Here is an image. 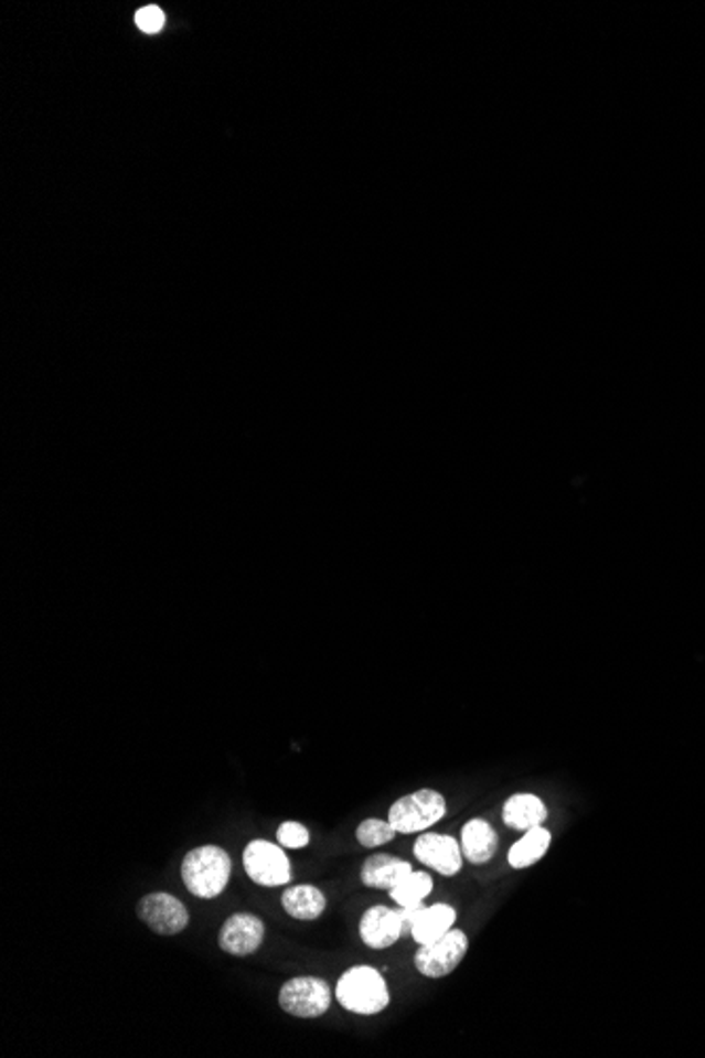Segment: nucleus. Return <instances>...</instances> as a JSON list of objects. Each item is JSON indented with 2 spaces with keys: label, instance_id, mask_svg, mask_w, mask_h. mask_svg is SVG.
Returning a JSON list of instances; mask_svg holds the SVG:
<instances>
[{
  "label": "nucleus",
  "instance_id": "f257e3e1",
  "mask_svg": "<svg viewBox=\"0 0 705 1058\" xmlns=\"http://www.w3.org/2000/svg\"><path fill=\"white\" fill-rule=\"evenodd\" d=\"M231 870V856L218 845H203L191 849L180 868L186 889L203 900H212L226 889Z\"/></svg>",
  "mask_w": 705,
  "mask_h": 1058
},
{
  "label": "nucleus",
  "instance_id": "f03ea898",
  "mask_svg": "<svg viewBox=\"0 0 705 1058\" xmlns=\"http://www.w3.org/2000/svg\"><path fill=\"white\" fill-rule=\"evenodd\" d=\"M334 995L342 1008L362 1016L381 1014L391 1002L385 976L372 965H355L346 970L337 983Z\"/></svg>",
  "mask_w": 705,
  "mask_h": 1058
},
{
  "label": "nucleus",
  "instance_id": "7ed1b4c3",
  "mask_svg": "<svg viewBox=\"0 0 705 1058\" xmlns=\"http://www.w3.org/2000/svg\"><path fill=\"white\" fill-rule=\"evenodd\" d=\"M446 815V799L439 794L438 790L423 788L416 790L413 794H406L397 799L391 805L389 820L397 835H414V833H425L434 824Z\"/></svg>",
  "mask_w": 705,
  "mask_h": 1058
},
{
  "label": "nucleus",
  "instance_id": "20e7f679",
  "mask_svg": "<svg viewBox=\"0 0 705 1058\" xmlns=\"http://www.w3.org/2000/svg\"><path fill=\"white\" fill-rule=\"evenodd\" d=\"M244 868L247 877L263 887L286 886L292 879L286 852L265 838H256L245 847Z\"/></svg>",
  "mask_w": 705,
  "mask_h": 1058
},
{
  "label": "nucleus",
  "instance_id": "39448f33",
  "mask_svg": "<svg viewBox=\"0 0 705 1058\" xmlns=\"http://www.w3.org/2000/svg\"><path fill=\"white\" fill-rule=\"evenodd\" d=\"M279 1006L298 1018H319L332 1006V986L317 976H298L281 986Z\"/></svg>",
  "mask_w": 705,
  "mask_h": 1058
},
{
  "label": "nucleus",
  "instance_id": "423d86ee",
  "mask_svg": "<svg viewBox=\"0 0 705 1058\" xmlns=\"http://www.w3.org/2000/svg\"><path fill=\"white\" fill-rule=\"evenodd\" d=\"M469 949V938L462 930H450L431 944H423L414 955L416 970L427 979H444L452 974L464 960Z\"/></svg>",
  "mask_w": 705,
  "mask_h": 1058
},
{
  "label": "nucleus",
  "instance_id": "0eeeda50",
  "mask_svg": "<svg viewBox=\"0 0 705 1058\" xmlns=\"http://www.w3.org/2000/svg\"><path fill=\"white\" fill-rule=\"evenodd\" d=\"M138 917L152 932L161 936L180 934L189 926L186 907L171 894L154 891L148 894L138 905Z\"/></svg>",
  "mask_w": 705,
  "mask_h": 1058
},
{
  "label": "nucleus",
  "instance_id": "6e6552de",
  "mask_svg": "<svg viewBox=\"0 0 705 1058\" xmlns=\"http://www.w3.org/2000/svg\"><path fill=\"white\" fill-rule=\"evenodd\" d=\"M265 934L267 930L260 917L249 912H235L220 928V949L235 958H247L263 947Z\"/></svg>",
  "mask_w": 705,
  "mask_h": 1058
},
{
  "label": "nucleus",
  "instance_id": "1a4fd4ad",
  "mask_svg": "<svg viewBox=\"0 0 705 1058\" xmlns=\"http://www.w3.org/2000/svg\"><path fill=\"white\" fill-rule=\"evenodd\" d=\"M416 861L434 868L444 877H455L462 868V849L459 841L450 835L425 833L414 843Z\"/></svg>",
  "mask_w": 705,
  "mask_h": 1058
},
{
  "label": "nucleus",
  "instance_id": "9d476101",
  "mask_svg": "<svg viewBox=\"0 0 705 1058\" xmlns=\"http://www.w3.org/2000/svg\"><path fill=\"white\" fill-rule=\"evenodd\" d=\"M362 942L370 949H389L399 938L408 936L402 909L372 907L364 912L360 921Z\"/></svg>",
  "mask_w": 705,
  "mask_h": 1058
},
{
  "label": "nucleus",
  "instance_id": "9b49d317",
  "mask_svg": "<svg viewBox=\"0 0 705 1058\" xmlns=\"http://www.w3.org/2000/svg\"><path fill=\"white\" fill-rule=\"evenodd\" d=\"M462 858L471 864H487L499 849V835L484 817L469 820L461 831Z\"/></svg>",
  "mask_w": 705,
  "mask_h": 1058
},
{
  "label": "nucleus",
  "instance_id": "f8f14e48",
  "mask_svg": "<svg viewBox=\"0 0 705 1058\" xmlns=\"http://www.w3.org/2000/svg\"><path fill=\"white\" fill-rule=\"evenodd\" d=\"M547 815H549L547 805L531 792L513 794L503 805V822L517 833H526L531 829L543 826Z\"/></svg>",
  "mask_w": 705,
  "mask_h": 1058
},
{
  "label": "nucleus",
  "instance_id": "ddd939ff",
  "mask_svg": "<svg viewBox=\"0 0 705 1058\" xmlns=\"http://www.w3.org/2000/svg\"><path fill=\"white\" fill-rule=\"evenodd\" d=\"M455 921H457L455 907L444 905V902H438L434 907L423 905V909L418 911L416 919H414L410 936L418 947L431 944V942L439 940L441 936L448 934L455 928Z\"/></svg>",
  "mask_w": 705,
  "mask_h": 1058
},
{
  "label": "nucleus",
  "instance_id": "4468645a",
  "mask_svg": "<svg viewBox=\"0 0 705 1058\" xmlns=\"http://www.w3.org/2000/svg\"><path fill=\"white\" fill-rule=\"evenodd\" d=\"M413 870L410 862L395 858L389 854H376V856H370L362 866V884L374 889H391Z\"/></svg>",
  "mask_w": 705,
  "mask_h": 1058
},
{
  "label": "nucleus",
  "instance_id": "2eb2a0df",
  "mask_svg": "<svg viewBox=\"0 0 705 1058\" xmlns=\"http://www.w3.org/2000/svg\"><path fill=\"white\" fill-rule=\"evenodd\" d=\"M281 905H284V911L288 912L293 919L313 921V919L323 915L328 900H325V896L319 887L292 886L284 891Z\"/></svg>",
  "mask_w": 705,
  "mask_h": 1058
},
{
  "label": "nucleus",
  "instance_id": "dca6fc26",
  "mask_svg": "<svg viewBox=\"0 0 705 1058\" xmlns=\"http://www.w3.org/2000/svg\"><path fill=\"white\" fill-rule=\"evenodd\" d=\"M549 845H552V833L545 826H536V829L526 831L524 837L511 845L510 854H508L511 868L522 870V868L533 866L547 854Z\"/></svg>",
  "mask_w": 705,
  "mask_h": 1058
},
{
  "label": "nucleus",
  "instance_id": "f3484780",
  "mask_svg": "<svg viewBox=\"0 0 705 1058\" xmlns=\"http://www.w3.org/2000/svg\"><path fill=\"white\" fill-rule=\"evenodd\" d=\"M431 889H434L431 875L423 870H413L397 886L391 887V900L397 907H416V905H423V900L431 894Z\"/></svg>",
  "mask_w": 705,
  "mask_h": 1058
},
{
  "label": "nucleus",
  "instance_id": "a211bd4d",
  "mask_svg": "<svg viewBox=\"0 0 705 1058\" xmlns=\"http://www.w3.org/2000/svg\"><path fill=\"white\" fill-rule=\"evenodd\" d=\"M395 835H397V831L393 829L389 820H381V817L364 820L357 826V833H355L360 845H364L367 849H374V847H381V845L389 843L395 838Z\"/></svg>",
  "mask_w": 705,
  "mask_h": 1058
},
{
  "label": "nucleus",
  "instance_id": "6ab92c4d",
  "mask_svg": "<svg viewBox=\"0 0 705 1058\" xmlns=\"http://www.w3.org/2000/svg\"><path fill=\"white\" fill-rule=\"evenodd\" d=\"M277 841L286 849H302V847L309 845L311 835H309L307 826L300 824V822H284L277 831Z\"/></svg>",
  "mask_w": 705,
  "mask_h": 1058
},
{
  "label": "nucleus",
  "instance_id": "aec40b11",
  "mask_svg": "<svg viewBox=\"0 0 705 1058\" xmlns=\"http://www.w3.org/2000/svg\"><path fill=\"white\" fill-rule=\"evenodd\" d=\"M136 24L142 30V32H148V34H157L163 24H165V15L159 7L150 4V7H142L136 15Z\"/></svg>",
  "mask_w": 705,
  "mask_h": 1058
}]
</instances>
